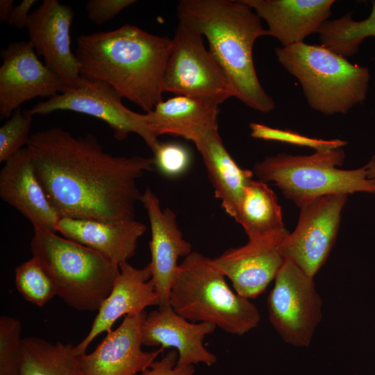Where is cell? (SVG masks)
Instances as JSON below:
<instances>
[{
	"label": "cell",
	"instance_id": "obj_1",
	"mask_svg": "<svg viewBox=\"0 0 375 375\" xmlns=\"http://www.w3.org/2000/svg\"><path fill=\"white\" fill-rule=\"evenodd\" d=\"M36 175L60 217L134 219L137 182L153 158L113 156L92 134L76 137L60 127L31 135L26 146Z\"/></svg>",
	"mask_w": 375,
	"mask_h": 375
},
{
	"label": "cell",
	"instance_id": "obj_2",
	"mask_svg": "<svg viewBox=\"0 0 375 375\" xmlns=\"http://www.w3.org/2000/svg\"><path fill=\"white\" fill-rule=\"evenodd\" d=\"M170 45L168 37L126 24L81 35L75 55L83 77L106 83L147 113L162 100Z\"/></svg>",
	"mask_w": 375,
	"mask_h": 375
},
{
	"label": "cell",
	"instance_id": "obj_3",
	"mask_svg": "<svg viewBox=\"0 0 375 375\" xmlns=\"http://www.w3.org/2000/svg\"><path fill=\"white\" fill-rule=\"evenodd\" d=\"M177 17L206 38L208 51L235 98L262 112L274 108V101L259 82L253 59L256 40L268 32L249 6L242 0H181Z\"/></svg>",
	"mask_w": 375,
	"mask_h": 375
},
{
	"label": "cell",
	"instance_id": "obj_4",
	"mask_svg": "<svg viewBox=\"0 0 375 375\" xmlns=\"http://www.w3.org/2000/svg\"><path fill=\"white\" fill-rule=\"evenodd\" d=\"M169 303L190 322L211 323L233 335H242L260 322L255 304L234 293L213 259L197 251L179 265Z\"/></svg>",
	"mask_w": 375,
	"mask_h": 375
},
{
	"label": "cell",
	"instance_id": "obj_5",
	"mask_svg": "<svg viewBox=\"0 0 375 375\" xmlns=\"http://www.w3.org/2000/svg\"><path fill=\"white\" fill-rule=\"evenodd\" d=\"M51 230L34 227L31 251L51 279L58 296L79 311L98 310L112 290L119 265Z\"/></svg>",
	"mask_w": 375,
	"mask_h": 375
},
{
	"label": "cell",
	"instance_id": "obj_6",
	"mask_svg": "<svg viewBox=\"0 0 375 375\" xmlns=\"http://www.w3.org/2000/svg\"><path fill=\"white\" fill-rule=\"evenodd\" d=\"M281 65L294 76L310 107L326 115L345 114L367 97L369 72L322 45L278 47Z\"/></svg>",
	"mask_w": 375,
	"mask_h": 375
},
{
	"label": "cell",
	"instance_id": "obj_7",
	"mask_svg": "<svg viewBox=\"0 0 375 375\" xmlns=\"http://www.w3.org/2000/svg\"><path fill=\"white\" fill-rule=\"evenodd\" d=\"M342 148L316 151L310 156L279 153L254 165L259 181L273 182L299 208L324 196L355 192L375 194V181L367 178L365 166L342 169Z\"/></svg>",
	"mask_w": 375,
	"mask_h": 375
},
{
	"label": "cell",
	"instance_id": "obj_8",
	"mask_svg": "<svg viewBox=\"0 0 375 375\" xmlns=\"http://www.w3.org/2000/svg\"><path fill=\"white\" fill-rule=\"evenodd\" d=\"M163 91L217 106L235 97L228 81L206 49L203 36L181 21L171 38Z\"/></svg>",
	"mask_w": 375,
	"mask_h": 375
},
{
	"label": "cell",
	"instance_id": "obj_9",
	"mask_svg": "<svg viewBox=\"0 0 375 375\" xmlns=\"http://www.w3.org/2000/svg\"><path fill=\"white\" fill-rule=\"evenodd\" d=\"M322 307L313 277L285 258L267 297L269 321L282 340L297 347H309L322 319Z\"/></svg>",
	"mask_w": 375,
	"mask_h": 375
},
{
	"label": "cell",
	"instance_id": "obj_10",
	"mask_svg": "<svg viewBox=\"0 0 375 375\" xmlns=\"http://www.w3.org/2000/svg\"><path fill=\"white\" fill-rule=\"evenodd\" d=\"M122 99L106 83L83 77L77 87L40 101L30 110L33 115L68 110L92 116L106 122L116 139L122 140L130 133L138 134L153 152L160 141L148 124L147 114L130 110Z\"/></svg>",
	"mask_w": 375,
	"mask_h": 375
},
{
	"label": "cell",
	"instance_id": "obj_11",
	"mask_svg": "<svg viewBox=\"0 0 375 375\" xmlns=\"http://www.w3.org/2000/svg\"><path fill=\"white\" fill-rule=\"evenodd\" d=\"M347 196H324L299 208L297 226L282 243L285 258L311 277L325 263L333 247Z\"/></svg>",
	"mask_w": 375,
	"mask_h": 375
},
{
	"label": "cell",
	"instance_id": "obj_12",
	"mask_svg": "<svg viewBox=\"0 0 375 375\" xmlns=\"http://www.w3.org/2000/svg\"><path fill=\"white\" fill-rule=\"evenodd\" d=\"M0 117L9 118L27 101L48 98L67 88L39 59L28 41L10 42L1 51Z\"/></svg>",
	"mask_w": 375,
	"mask_h": 375
},
{
	"label": "cell",
	"instance_id": "obj_13",
	"mask_svg": "<svg viewBox=\"0 0 375 375\" xmlns=\"http://www.w3.org/2000/svg\"><path fill=\"white\" fill-rule=\"evenodd\" d=\"M74 17L72 7L58 0H44L31 12L26 25L28 42L37 55L67 88L77 87L83 79L71 47Z\"/></svg>",
	"mask_w": 375,
	"mask_h": 375
},
{
	"label": "cell",
	"instance_id": "obj_14",
	"mask_svg": "<svg viewBox=\"0 0 375 375\" xmlns=\"http://www.w3.org/2000/svg\"><path fill=\"white\" fill-rule=\"evenodd\" d=\"M288 231L248 238L213 260L232 283L236 293L249 299L261 294L274 280L285 256L282 243Z\"/></svg>",
	"mask_w": 375,
	"mask_h": 375
},
{
	"label": "cell",
	"instance_id": "obj_15",
	"mask_svg": "<svg viewBox=\"0 0 375 375\" xmlns=\"http://www.w3.org/2000/svg\"><path fill=\"white\" fill-rule=\"evenodd\" d=\"M146 316L145 310L125 316L92 353L80 356L83 375H138L147 369L164 349H142Z\"/></svg>",
	"mask_w": 375,
	"mask_h": 375
},
{
	"label": "cell",
	"instance_id": "obj_16",
	"mask_svg": "<svg viewBox=\"0 0 375 375\" xmlns=\"http://www.w3.org/2000/svg\"><path fill=\"white\" fill-rule=\"evenodd\" d=\"M149 221L151 281L159 298L158 307L170 305L169 295L176 278L180 257H186L192 246L178 228L176 215L169 208L162 209L158 197L147 187L140 199Z\"/></svg>",
	"mask_w": 375,
	"mask_h": 375
},
{
	"label": "cell",
	"instance_id": "obj_17",
	"mask_svg": "<svg viewBox=\"0 0 375 375\" xmlns=\"http://www.w3.org/2000/svg\"><path fill=\"white\" fill-rule=\"evenodd\" d=\"M119 270L112 290L98 310L90 330L75 346L78 356L86 353L88 347L98 335L110 332L121 317L138 314L147 307L159 305L149 263L139 269L124 261L119 264Z\"/></svg>",
	"mask_w": 375,
	"mask_h": 375
},
{
	"label": "cell",
	"instance_id": "obj_18",
	"mask_svg": "<svg viewBox=\"0 0 375 375\" xmlns=\"http://www.w3.org/2000/svg\"><path fill=\"white\" fill-rule=\"evenodd\" d=\"M216 326L211 323H194L174 311L171 305L158 307L147 314L142 326V342L145 346H160L178 351V367L217 362L216 356L206 349L203 340Z\"/></svg>",
	"mask_w": 375,
	"mask_h": 375
},
{
	"label": "cell",
	"instance_id": "obj_19",
	"mask_svg": "<svg viewBox=\"0 0 375 375\" xmlns=\"http://www.w3.org/2000/svg\"><path fill=\"white\" fill-rule=\"evenodd\" d=\"M0 197L34 227L56 232L60 215L49 200L25 147L4 162L0 172Z\"/></svg>",
	"mask_w": 375,
	"mask_h": 375
},
{
	"label": "cell",
	"instance_id": "obj_20",
	"mask_svg": "<svg viewBox=\"0 0 375 375\" xmlns=\"http://www.w3.org/2000/svg\"><path fill=\"white\" fill-rule=\"evenodd\" d=\"M267 24L268 35L287 47L317 33L331 14L334 0H242Z\"/></svg>",
	"mask_w": 375,
	"mask_h": 375
},
{
	"label": "cell",
	"instance_id": "obj_21",
	"mask_svg": "<svg viewBox=\"0 0 375 375\" xmlns=\"http://www.w3.org/2000/svg\"><path fill=\"white\" fill-rule=\"evenodd\" d=\"M146 229L145 224L135 219L102 221L62 217L56 232L119 265L134 256L138 240Z\"/></svg>",
	"mask_w": 375,
	"mask_h": 375
},
{
	"label": "cell",
	"instance_id": "obj_22",
	"mask_svg": "<svg viewBox=\"0 0 375 375\" xmlns=\"http://www.w3.org/2000/svg\"><path fill=\"white\" fill-rule=\"evenodd\" d=\"M219 106L194 98L175 95L159 102L147 122L156 136L172 135L194 144L206 133L218 130Z\"/></svg>",
	"mask_w": 375,
	"mask_h": 375
},
{
	"label": "cell",
	"instance_id": "obj_23",
	"mask_svg": "<svg viewBox=\"0 0 375 375\" xmlns=\"http://www.w3.org/2000/svg\"><path fill=\"white\" fill-rule=\"evenodd\" d=\"M194 144L203 158L215 197L235 219L245 189L253 180V172L238 165L225 148L218 130L206 133Z\"/></svg>",
	"mask_w": 375,
	"mask_h": 375
},
{
	"label": "cell",
	"instance_id": "obj_24",
	"mask_svg": "<svg viewBox=\"0 0 375 375\" xmlns=\"http://www.w3.org/2000/svg\"><path fill=\"white\" fill-rule=\"evenodd\" d=\"M19 375H83L80 356L71 343L50 342L38 337L22 338Z\"/></svg>",
	"mask_w": 375,
	"mask_h": 375
},
{
	"label": "cell",
	"instance_id": "obj_25",
	"mask_svg": "<svg viewBox=\"0 0 375 375\" xmlns=\"http://www.w3.org/2000/svg\"><path fill=\"white\" fill-rule=\"evenodd\" d=\"M235 220L248 238L287 231L276 194L260 181L252 180L246 188Z\"/></svg>",
	"mask_w": 375,
	"mask_h": 375
},
{
	"label": "cell",
	"instance_id": "obj_26",
	"mask_svg": "<svg viewBox=\"0 0 375 375\" xmlns=\"http://www.w3.org/2000/svg\"><path fill=\"white\" fill-rule=\"evenodd\" d=\"M317 33L321 45L345 58L354 55L364 39L375 38V1L367 18L356 21L347 12L340 18L326 21Z\"/></svg>",
	"mask_w": 375,
	"mask_h": 375
},
{
	"label": "cell",
	"instance_id": "obj_27",
	"mask_svg": "<svg viewBox=\"0 0 375 375\" xmlns=\"http://www.w3.org/2000/svg\"><path fill=\"white\" fill-rule=\"evenodd\" d=\"M15 281L22 296L37 306H44L56 295L51 279L33 256L15 268Z\"/></svg>",
	"mask_w": 375,
	"mask_h": 375
},
{
	"label": "cell",
	"instance_id": "obj_28",
	"mask_svg": "<svg viewBox=\"0 0 375 375\" xmlns=\"http://www.w3.org/2000/svg\"><path fill=\"white\" fill-rule=\"evenodd\" d=\"M33 115L30 109L16 110L0 128V162H5L26 147Z\"/></svg>",
	"mask_w": 375,
	"mask_h": 375
},
{
	"label": "cell",
	"instance_id": "obj_29",
	"mask_svg": "<svg viewBox=\"0 0 375 375\" xmlns=\"http://www.w3.org/2000/svg\"><path fill=\"white\" fill-rule=\"evenodd\" d=\"M250 135L256 139L277 141L314 149L316 151H326L341 148L347 142L339 140H324L310 138L290 129H279L262 124L252 122L249 124Z\"/></svg>",
	"mask_w": 375,
	"mask_h": 375
},
{
	"label": "cell",
	"instance_id": "obj_30",
	"mask_svg": "<svg viewBox=\"0 0 375 375\" xmlns=\"http://www.w3.org/2000/svg\"><path fill=\"white\" fill-rule=\"evenodd\" d=\"M154 167L165 176L176 178L183 174L191 164L188 149L177 142H162L153 152Z\"/></svg>",
	"mask_w": 375,
	"mask_h": 375
},
{
	"label": "cell",
	"instance_id": "obj_31",
	"mask_svg": "<svg viewBox=\"0 0 375 375\" xmlns=\"http://www.w3.org/2000/svg\"><path fill=\"white\" fill-rule=\"evenodd\" d=\"M135 3V0H89L85 6L87 16L95 24L102 25Z\"/></svg>",
	"mask_w": 375,
	"mask_h": 375
},
{
	"label": "cell",
	"instance_id": "obj_32",
	"mask_svg": "<svg viewBox=\"0 0 375 375\" xmlns=\"http://www.w3.org/2000/svg\"><path fill=\"white\" fill-rule=\"evenodd\" d=\"M178 351L172 349L160 360L154 361L147 369L138 375H193L194 366L178 367Z\"/></svg>",
	"mask_w": 375,
	"mask_h": 375
},
{
	"label": "cell",
	"instance_id": "obj_33",
	"mask_svg": "<svg viewBox=\"0 0 375 375\" xmlns=\"http://www.w3.org/2000/svg\"><path fill=\"white\" fill-rule=\"evenodd\" d=\"M37 2L35 0H23L19 4L14 7L8 24L18 29L26 28L30 10Z\"/></svg>",
	"mask_w": 375,
	"mask_h": 375
},
{
	"label": "cell",
	"instance_id": "obj_34",
	"mask_svg": "<svg viewBox=\"0 0 375 375\" xmlns=\"http://www.w3.org/2000/svg\"><path fill=\"white\" fill-rule=\"evenodd\" d=\"M14 7L13 0L0 1V22L8 23Z\"/></svg>",
	"mask_w": 375,
	"mask_h": 375
},
{
	"label": "cell",
	"instance_id": "obj_35",
	"mask_svg": "<svg viewBox=\"0 0 375 375\" xmlns=\"http://www.w3.org/2000/svg\"><path fill=\"white\" fill-rule=\"evenodd\" d=\"M365 166L367 177L375 181V158L372 159Z\"/></svg>",
	"mask_w": 375,
	"mask_h": 375
}]
</instances>
